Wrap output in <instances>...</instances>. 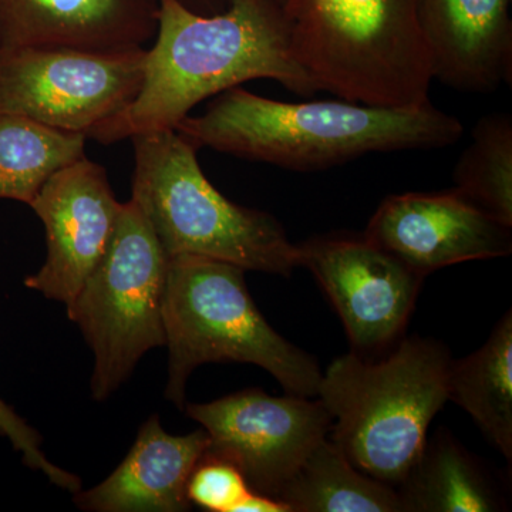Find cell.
I'll return each instance as SVG.
<instances>
[{
  "label": "cell",
  "instance_id": "cell-24",
  "mask_svg": "<svg viewBox=\"0 0 512 512\" xmlns=\"http://www.w3.org/2000/svg\"><path fill=\"white\" fill-rule=\"evenodd\" d=\"M180 2L200 15H217L228 8L229 0H180Z\"/></svg>",
  "mask_w": 512,
  "mask_h": 512
},
{
  "label": "cell",
  "instance_id": "cell-21",
  "mask_svg": "<svg viewBox=\"0 0 512 512\" xmlns=\"http://www.w3.org/2000/svg\"><path fill=\"white\" fill-rule=\"evenodd\" d=\"M249 491L247 480L234 464L205 454L187 485L191 504L211 512H234Z\"/></svg>",
  "mask_w": 512,
  "mask_h": 512
},
{
  "label": "cell",
  "instance_id": "cell-12",
  "mask_svg": "<svg viewBox=\"0 0 512 512\" xmlns=\"http://www.w3.org/2000/svg\"><path fill=\"white\" fill-rule=\"evenodd\" d=\"M511 231L451 188L390 195L363 234L429 276L447 266L510 255Z\"/></svg>",
  "mask_w": 512,
  "mask_h": 512
},
{
  "label": "cell",
  "instance_id": "cell-13",
  "mask_svg": "<svg viewBox=\"0 0 512 512\" xmlns=\"http://www.w3.org/2000/svg\"><path fill=\"white\" fill-rule=\"evenodd\" d=\"M157 26L158 0H0V47L147 49Z\"/></svg>",
  "mask_w": 512,
  "mask_h": 512
},
{
  "label": "cell",
  "instance_id": "cell-16",
  "mask_svg": "<svg viewBox=\"0 0 512 512\" xmlns=\"http://www.w3.org/2000/svg\"><path fill=\"white\" fill-rule=\"evenodd\" d=\"M396 490L404 512H494L505 507L493 477L447 430L426 441Z\"/></svg>",
  "mask_w": 512,
  "mask_h": 512
},
{
  "label": "cell",
  "instance_id": "cell-19",
  "mask_svg": "<svg viewBox=\"0 0 512 512\" xmlns=\"http://www.w3.org/2000/svg\"><path fill=\"white\" fill-rule=\"evenodd\" d=\"M87 137L0 114V200L30 205L57 171L86 157Z\"/></svg>",
  "mask_w": 512,
  "mask_h": 512
},
{
  "label": "cell",
  "instance_id": "cell-5",
  "mask_svg": "<svg viewBox=\"0 0 512 512\" xmlns=\"http://www.w3.org/2000/svg\"><path fill=\"white\" fill-rule=\"evenodd\" d=\"M245 271L204 256L178 255L168 261L163 320L168 348L165 399L185 407L191 373L204 363L259 366L288 394L318 396V360L288 342L249 295Z\"/></svg>",
  "mask_w": 512,
  "mask_h": 512
},
{
  "label": "cell",
  "instance_id": "cell-14",
  "mask_svg": "<svg viewBox=\"0 0 512 512\" xmlns=\"http://www.w3.org/2000/svg\"><path fill=\"white\" fill-rule=\"evenodd\" d=\"M510 0H420L431 74L453 89L490 93L512 80Z\"/></svg>",
  "mask_w": 512,
  "mask_h": 512
},
{
  "label": "cell",
  "instance_id": "cell-2",
  "mask_svg": "<svg viewBox=\"0 0 512 512\" xmlns=\"http://www.w3.org/2000/svg\"><path fill=\"white\" fill-rule=\"evenodd\" d=\"M192 146L293 171H318L373 153L456 144L463 124L433 104L379 107L348 100L286 103L232 87L174 128Z\"/></svg>",
  "mask_w": 512,
  "mask_h": 512
},
{
  "label": "cell",
  "instance_id": "cell-15",
  "mask_svg": "<svg viewBox=\"0 0 512 512\" xmlns=\"http://www.w3.org/2000/svg\"><path fill=\"white\" fill-rule=\"evenodd\" d=\"M207 447L204 429L171 436L154 414L138 430L120 466L103 483L76 493L74 503L93 512L190 511L188 480Z\"/></svg>",
  "mask_w": 512,
  "mask_h": 512
},
{
  "label": "cell",
  "instance_id": "cell-23",
  "mask_svg": "<svg viewBox=\"0 0 512 512\" xmlns=\"http://www.w3.org/2000/svg\"><path fill=\"white\" fill-rule=\"evenodd\" d=\"M234 512H291L288 505L278 498L249 491Z\"/></svg>",
  "mask_w": 512,
  "mask_h": 512
},
{
  "label": "cell",
  "instance_id": "cell-22",
  "mask_svg": "<svg viewBox=\"0 0 512 512\" xmlns=\"http://www.w3.org/2000/svg\"><path fill=\"white\" fill-rule=\"evenodd\" d=\"M0 436L6 437L12 447L22 454V460L26 466L45 474L50 483L57 487L72 494L79 493L82 488L80 478L55 466L43 454L42 436L2 399H0Z\"/></svg>",
  "mask_w": 512,
  "mask_h": 512
},
{
  "label": "cell",
  "instance_id": "cell-18",
  "mask_svg": "<svg viewBox=\"0 0 512 512\" xmlns=\"http://www.w3.org/2000/svg\"><path fill=\"white\" fill-rule=\"evenodd\" d=\"M278 500L291 512H403L396 488L362 473L329 437L313 448Z\"/></svg>",
  "mask_w": 512,
  "mask_h": 512
},
{
  "label": "cell",
  "instance_id": "cell-4",
  "mask_svg": "<svg viewBox=\"0 0 512 512\" xmlns=\"http://www.w3.org/2000/svg\"><path fill=\"white\" fill-rule=\"evenodd\" d=\"M282 15L292 55L318 92L379 107L430 101L416 0H289Z\"/></svg>",
  "mask_w": 512,
  "mask_h": 512
},
{
  "label": "cell",
  "instance_id": "cell-6",
  "mask_svg": "<svg viewBox=\"0 0 512 512\" xmlns=\"http://www.w3.org/2000/svg\"><path fill=\"white\" fill-rule=\"evenodd\" d=\"M136 167L131 200L168 258L204 256L289 278L301 252L274 215L228 200L205 177L198 150L175 130L131 137Z\"/></svg>",
  "mask_w": 512,
  "mask_h": 512
},
{
  "label": "cell",
  "instance_id": "cell-8",
  "mask_svg": "<svg viewBox=\"0 0 512 512\" xmlns=\"http://www.w3.org/2000/svg\"><path fill=\"white\" fill-rule=\"evenodd\" d=\"M146 50L0 47V114L87 137L137 96Z\"/></svg>",
  "mask_w": 512,
  "mask_h": 512
},
{
  "label": "cell",
  "instance_id": "cell-3",
  "mask_svg": "<svg viewBox=\"0 0 512 512\" xmlns=\"http://www.w3.org/2000/svg\"><path fill=\"white\" fill-rule=\"evenodd\" d=\"M451 360L446 346L421 336L399 340L380 360L336 357L316 396L332 417L329 439L362 473L399 487L448 400Z\"/></svg>",
  "mask_w": 512,
  "mask_h": 512
},
{
  "label": "cell",
  "instance_id": "cell-11",
  "mask_svg": "<svg viewBox=\"0 0 512 512\" xmlns=\"http://www.w3.org/2000/svg\"><path fill=\"white\" fill-rule=\"evenodd\" d=\"M29 207L46 229V262L25 286L69 305L109 247L121 202L106 168L84 157L46 181Z\"/></svg>",
  "mask_w": 512,
  "mask_h": 512
},
{
  "label": "cell",
  "instance_id": "cell-1",
  "mask_svg": "<svg viewBox=\"0 0 512 512\" xmlns=\"http://www.w3.org/2000/svg\"><path fill=\"white\" fill-rule=\"evenodd\" d=\"M255 79L275 80L302 96L318 93L292 55L284 15L272 0H229L217 15L158 0L157 33L137 96L87 138L113 144L174 130L202 100Z\"/></svg>",
  "mask_w": 512,
  "mask_h": 512
},
{
  "label": "cell",
  "instance_id": "cell-9",
  "mask_svg": "<svg viewBox=\"0 0 512 512\" xmlns=\"http://www.w3.org/2000/svg\"><path fill=\"white\" fill-rule=\"evenodd\" d=\"M184 410L207 431L205 456L234 464L252 491L274 498L332 427L318 397H274L261 389L187 404Z\"/></svg>",
  "mask_w": 512,
  "mask_h": 512
},
{
  "label": "cell",
  "instance_id": "cell-20",
  "mask_svg": "<svg viewBox=\"0 0 512 512\" xmlns=\"http://www.w3.org/2000/svg\"><path fill=\"white\" fill-rule=\"evenodd\" d=\"M454 190L512 228V117L493 113L474 127L470 146L458 158Z\"/></svg>",
  "mask_w": 512,
  "mask_h": 512
},
{
  "label": "cell",
  "instance_id": "cell-17",
  "mask_svg": "<svg viewBox=\"0 0 512 512\" xmlns=\"http://www.w3.org/2000/svg\"><path fill=\"white\" fill-rule=\"evenodd\" d=\"M448 400L476 421L508 461H512V313H505L487 342L461 360H451Z\"/></svg>",
  "mask_w": 512,
  "mask_h": 512
},
{
  "label": "cell",
  "instance_id": "cell-7",
  "mask_svg": "<svg viewBox=\"0 0 512 512\" xmlns=\"http://www.w3.org/2000/svg\"><path fill=\"white\" fill-rule=\"evenodd\" d=\"M168 261L136 202L121 204L109 247L66 306L94 355L90 387L97 402L120 389L148 350L165 346Z\"/></svg>",
  "mask_w": 512,
  "mask_h": 512
},
{
  "label": "cell",
  "instance_id": "cell-10",
  "mask_svg": "<svg viewBox=\"0 0 512 512\" xmlns=\"http://www.w3.org/2000/svg\"><path fill=\"white\" fill-rule=\"evenodd\" d=\"M309 269L338 312L352 352L377 355L402 336L427 276L370 241L332 232L298 244Z\"/></svg>",
  "mask_w": 512,
  "mask_h": 512
}]
</instances>
